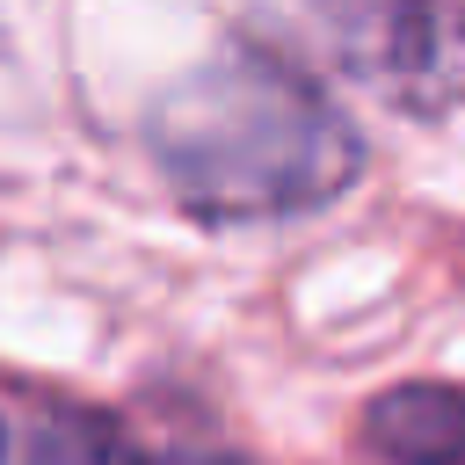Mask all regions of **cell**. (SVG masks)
Masks as SVG:
<instances>
[{"instance_id":"obj_1","label":"cell","mask_w":465,"mask_h":465,"mask_svg":"<svg viewBox=\"0 0 465 465\" xmlns=\"http://www.w3.org/2000/svg\"><path fill=\"white\" fill-rule=\"evenodd\" d=\"M153 160L196 218H283L349 189L363 138L312 73L232 44L160 94Z\"/></svg>"},{"instance_id":"obj_4","label":"cell","mask_w":465,"mask_h":465,"mask_svg":"<svg viewBox=\"0 0 465 465\" xmlns=\"http://www.w3.org/2000/svg\"><path fill=\"white\" fill-rule=\"evenodd\" d=\"M22 465H138V450L109 429V421H94V414H36V429H29V458Z\"/></svg>"},{"instance_id":"obj_2","label":"cell","mask_w":465,"mask_h":465,"mask_svg":"<svg viewBox=\"0 0 465 465\" xmlns=\"http://www.w3.org/2000/svg\"><path fill=\"white\" fill-rule=\"evenodd\" d=\"M320 22L341 58L392 94L465 80V0H320Z\"/></svg>"},{"instance_id":"obj_3","label":"cell","mask_w":465,"mask_h":465,"mask_svg":"<svg viewBox=\"0 0 465 465\" xmlns=\"http://www.w3.org/2000/svg\"><path fill=\"white\" fill-rule=\"evenodd\" d=\"M363 436L392 465H465V392L458 385H392L371 400Z\"/></svg>"}]
</instances>
